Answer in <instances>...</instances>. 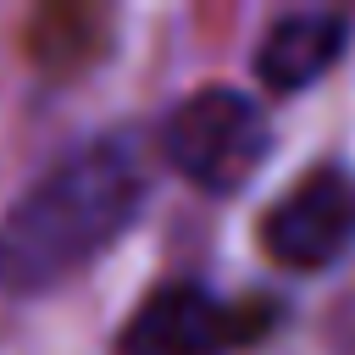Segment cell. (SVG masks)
<instances>
[{
    "instance_id": "1",
    "label": "cell",
    "mask_w": 355,
    "mask_h": 355,
    "mask_svg": "<svg viewBox=\"0 0 355 355\" xmlns=\"http://www.w3.org/2000/svg\"><path fill=\"white\" fill-rule=\"evenodd\" d=\"M144 155L128 128L55 155L0 216V288L44 294L105 255L144 205Z\"/></svg>"
},
{
    "instance_id": "2",
    "label": "cell",
    "mask_w": 355,
    "mask_h": 355,
    "mask_svg": "<svg viewBox=\"0 0 355 355\" xmlns=\"http://www.w3.org/2000/svg\"><path fill=\"white\" fill-rule=\"evenodd\" d=\"M266 150L272 133L261 105L227 83H200L161 122V155L205 194H239L266 161Z\"/></svg>"
},
{
    "instance_id": "3",
    "label": "cell",
    "mask_w": 355,
    "mask_h": 355,
    "mask_svg": "<svg viewBox=\"0 0 355 355\" xmlns=\"http://www.w3.org/2000/svg\"><path fill=\"white\" fill-rule=\"evenodd\" d=\"M272 300H222L205 283L150 288L116 333V355H222L272 322Z\"/></svg>"
},
{
    "instance_id": "4",
    "label": "cell",
    "mask_w": 355,
    "mask_h": 355,
    "mask_svg": "<svg viewBox=\"0 0 355 355\" xmlns=\"http://www.w3.org/2000/svg\"><path fill=\"white\" fill-rule=\"evenodd\" d=\"M349 244H355V172L338 161L305 166L261 211V250L288 272H322Z\"/></svg>"
},
{
    "instance_id": "5",
    "label": "cell",
    "mask_w": 355,
    "mask_h": 355,
    "mask_svg": "<svg viewBox=\"0 0 355 355\" xmlns=\"http://www.w3.org/2000/svg\"><path fill=\"white\" fill-rule=\"evenodd\" d=\"M344 39H349V22L338 11H288L261 33L255 78L266 89H277V94H294V89H305L311 78H322L338 61Z\"/></svg>"
}]
</instances>
